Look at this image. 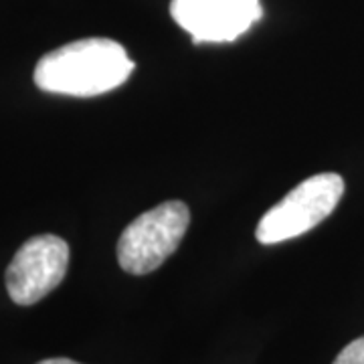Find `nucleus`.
Here are the masks:
<instances>
[{
	"instance_id": "7ed1b4c3",
	"label": "nucleus",
	"mask_w": 364,
	"mask_h": 364,
	"mask_svg": "<svg viewBox=\"0 0 364 364\" xmlns=\"http://www.w3.org/2000/svg\"><path fill=\"white\" fill-rule=\"evenodd\" d=\"M188 223L191 210L182 200H166L142 213L117 241L119 267L132 275L156 272L178 249Z\"/></svg>"
},
{
	"instance_id": "f03ea898",
	"label": "nucleus",
	"mask_w": 364,
	"mask_h": 364,
	"mask_svg": "<svg viewBox=\"0 0 364 364\" xmlns=\"http://www.w3.org/2000/svg\"><path fill=\"white\" fill-rule=\"evenodd\" d=\"M344 195V178L336 172L314 174L291 188L272 207L255 229L261 245H277L312 231L338 207Z\"/></svg>"
},
{
	"instance_id": "f257e3e1",
	"label": "nucleus",
	"mask_w": 364,
	"mask_h": 364,
	"mask_svg": "<svg viewBox=\"0 0 364 364\" xmlns=\"http://www.w3.org/2000/svg\"><path fill=\"white\" fill-rule=\"evenodd\" d=\"M134 61L112 39H81L47 53L35 67L37 87L71 97H95L130 79Z\"/></svg>"
},
{
	"instance_id": "39448f33",
	"label": "nucleus",
	"mask_w": 364,
	"mask_h": 364,
	"mask_svg": "<svg viewBox=\"0 0 364 364\" xmlns=\"http://www.w3.org/2000/svg\"><path fill=\"white\" fill-rule=\"evenodd\" d=\"M170 16L195 43H231L263 16L261 0H170Z\"/></svg>"
},
{
	"instance_id": "0eeeda50",
	"label": "nucleus",
	"mask_w": 364,
	"mask_h": 364,
	"mask_svg": "<svg viewBox=\"0 0 364 364\" xmlns=\"http://www.w3.org/2000/svg\"><path fill=\"white\" fill-rule=\"evenodd\" d=\"M37 364H79L75 360H69V358H47V360H41Z\"/></svg>"
},
{
	"instance_id": "20e7f679",
	"label": "nucleus",
	"mask_w": 364,
	"mask_h": 364,
	"mask_svg": "<svg viewBox=\"0 0 364 364\" xmlns=\"http://www.w3.org/2000/svg\"><path fill=\"white\" fill-rule=\"evenodd\" d=\"M69 245L57 235H37L14 253L6 269V291L18 306H33L63 282Z\"/></svg>"
},
{
	"instance_id": "423d86ee",
	"label": "nucleus",
	"mask_w": 364,
	"mask_h": 364,
	"mask_svg": "<svg viewBox=\"0 0 364 364\" xmlns=\"http://www.w3.org/2000/svg\"><path fill=\"white\" fill-rule=\"evenodd\" d=\"M332 364H364V336L344 346Z\"/></svg>"
}]
</instances>
